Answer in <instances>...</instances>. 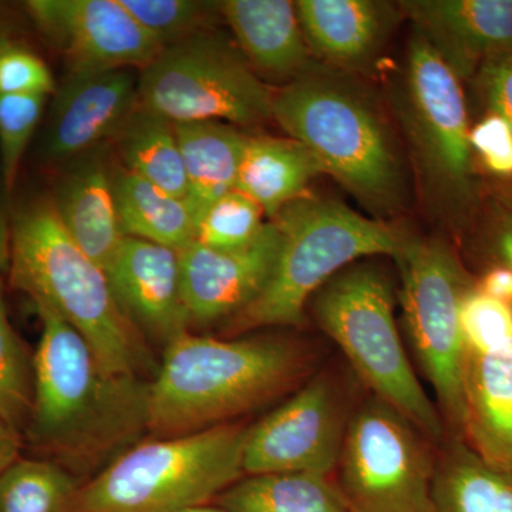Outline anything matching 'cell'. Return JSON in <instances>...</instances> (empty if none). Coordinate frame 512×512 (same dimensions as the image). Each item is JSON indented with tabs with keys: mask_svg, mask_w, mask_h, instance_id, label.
Returning <instances> with one entry per match:
<instances>
[{
	"mask_svg": "<svg viewBox=\"0 0 512 512\" xmlns=\"http://www.w3.org/2000/svg\"><path fill=\"white\" fill-rule=\"evenodd\" d=\"M35 306L42 335L33 356L30 443L74 476L106 467L148 431L150 383L107 373L73 326Z\"/></svg>",
	"mask_w": 512,
	"mask_h": 512,
	"instance_id": "6da1fadb",
	"label": "cell"
},
{
	"mask_svg": "<svg viewBox=\"0 0 512 512\" xmlns=\"http://www.w3.org/2000/svg\"><path fill=\"white\" fill-rule=\"evenodd\" d=\"M8 274L16 289L73 326L107 373L140 377L150 366L143 333L121 309L107 272L63 227L52 198H32L12 211Z\"/></svg>",
	"mask_w": 512,
	"mask_h": 512,
	"instance_id": "7a4b0ae2",
	"label": "cell"
},
{
	"mask_svg": "<svg viewBox=\"0 0 512 512\" xmlns=\"http://www.w3.org/2000/svg\"><path fill=\"white\" fill-rule=\"evenodd\" d=\"M303 362L301 350L284 339L185 333L165 346L150 383L148 431L168 439L227 424L284 392Z\"/></svg>",
	"mask_w": 512,
	"mask_h": 512,
	"instance_id": "3957f363",
	"label": "cell"
},
{
	"mask_svg": "<svg viewBox=\"0 0 512 512\" xmlns=\"http://www.w3.org/2000/svg\"><path fill=\"white\" fill-rule=\"evenodd\" d=\"M272 120L369 210L387 215L402 204L404 175L386 124L339 74L316 67L275 90Z\"/></svg>",
	"mask_w": 512,
	"mask_h": 512,
	"instance_id": "277c9868",
	"label": "cell"
},
{
	"mask_svg": "<svg viewBox=\"0 0 512 512\" xmlns=\"http://www.w3.org/2000/svg\"><path fill=\"white\" fill-rule=\"evenodd\" d=\"M281 234L278 255L264 291L228 322L231 335L262 326H298L305 305L342 269L363 256L397 254L404 235L345 204L299 198L272 220Z\"/></svg>",
	"mask_w": 512,
	"mask_h": 512,
	"instance_id": "5b68a950",
	"label": "cell"
},
{
	"mask_svg": "<svg viewBox=\"0 0 512 512\" xmlns=\"http://www.w3.org/2000/svg\"><path fill=\"white\" fill-rule=\"evenodd\" d=\"M248 427L221 424L134 444L80 488L76 512H180L244 476Z\"/></svg>",
	"mask_w": 512,
	"mask_h": 512,
	"instance_id": "8992f818",
	"label": "cell"
},
{
	"mask_svg": "<svg viewBox=\"0 0 512 512\" xmlns=\"http://www.w3.org/2000/svg\"><path fill=\"white\" fill-rule=\"evenodd\" d=\"M318 325L338 343L357 375L416 429L440 439V413L410 365L397 330L392 286L369 265L340 272L316 292Z\"/></svg>",
	"mask_w": 512,
	"mask_h": 512,
	"instance_id": "52a82bcc",
	"label": "cell"
},
{
	"mask_svg": "<svg viewBox=\"0 0 512 512\" xmlns=\"http://www.w3.org/2000/svg\"><path fill=\"white\" fill-rule=\"evenodd\" d=\"M396 106L431 210L454 224L464 220L477 198L466 99L457 74L417 30Z\"/></svg>",
	"mask_w": 512,
	"mask_h": 512,
	"instance_id": "ba28073f",
	"label": "cell"
},
{
	"mask_svg": "<svg viewBox=\"0 0 512 512\" xmlns=\"http://www.w3.org/2000/svg\"><path fill=\"white\" fill-rule=\"evenodd\" d=\"M138 73V104L171 123L254 127L272 120L274 90L215 30L165 47Z\"/></svg>",
	"mask_w": 512,
	"mask_h": 512,
	"instance_id": "9c48e42d",
	"label": "cell"
},
{
	"mask_svg": "<svg viewBox=\"0 0 512 512\" xmlns=\"http://www.w3.org/2000/svg\"><path fill=\"white\" fill-rule=\"evenodd\" d=\"M393 258L402 278L400 299L414 353L448 421L463 434L467 355L460 305L473 284L439 239L406 237Z\"/></svg>",
	"mask_w": 512,
	"mask_h": 512,
	"instance_id": "30bf717a",
	"label": "cell"
},
{
	"mask_svg": "<svg viewBox=\"0 0 512 512\" xmlns=\"http://www.w3.org/2000/svg\"><path fill=\"white\" fill-rule=\"evenodd\" d=\"M412 426L380 399L350 419L336 485L350 512H431L434 468Z\"/></svg>",
	"mask_w": 512,
	"mask_h": 512,
	"instance_id": "8fae6325",
	"label": "cell"
},
{
	"mask_svg": "<svg viewBox=\"0 0 512 512\" xmlns=\"http://www.w3.org/2000/svg\"><path fill=\"white\" fill-rule=\"evenodd\" d=\"M25 9L69 72H141L163 52L120 0H30Z\"/></svg>",
	"mask_w": 512,
	"mask_h": 512,
	"instance_id": "7c38bea8",
	"label": "cell"
},
{
	"mask_svg": "<svg viewBox=\"0 0 512 512\" xmlns=\"http://www.w3.org/2000/svg\"><path fill=\"white\" fill-rule=\"evenodd\" d=\"M345 430L332 386L318 377L265 419L248 427L244 473L328 477L338 467Z\"/></svg>",
	"mask_w": 512,
	"mask_h": 512,
	"instance_id": "4fadbf2b",
	"label": "cell"
},
{
	"mask_svg": "<svg viewBox=\"0 0 512 512\" xmlns=\"http://www.w3.org/2000/svg\"><path fill=\"white\" fill-rule=\"evenodd\" d=\"M133 69L69 72L56 87L40 143L47 163H70L116 137L137 110Z\"/></svg>",
	"mask_w": 512,
	"mask_h": 512,
	"instance_id": "5bb4252c",
	"label": "cell"
},
{
	"mask_svg": "<svg viewBox=\"0 0 512 512\" xmlns=\"http://www.w3.org/2000/svg\"><path fill=\"white\" fill-rule=\"evenodd\" d=\"M281 234L274 221L248 247L214 249L191 242L178 251L181 289L190 326H207L235 318L268 284Z\"/></svg>",
	"mask_w": 512,
	"mask_h": 512,
	"instance_id": "9a60e30c",
	"label": "cell"
},
{
	"mask_svg": "<svg viewBox=\"0 0 512 512\" xmlns=\"http://www.w3.org/2000/svg\"><path fill=\"white\" fill-rule=\"evenodd\" d=\"M400 9L460 80L512 53V0H410Z\"/></svg>",
	"mask_w": 512,
	"mask_h": 512,
	"instance_id": "2e32d148",
	"label": "cell"
},
{
	"mask_svg": "<svg viewBox=\"0 0 512 512\" xmlns=\"http://www.w3.org/2000/svg\"><path fill=\"white\" fill-rule=\"evenodd\" d=\"M106 272L121 309L143 335L167 346L188 333L178 251L124 237Z\"/></svg>",
	"mask_w": 512,
	"mask_h": 512,
	"instance_id": "e0dca14e",
	"label": "cell"
},
{
	"mask_svg": "<svg viewBox=\"0 0 512 512\" xmlns=\"http://www.w3.org/2000/svg\"><path fill=\"white\" fill-rule=\"evenodd\" d=\"M220 8L239 52L262 80L288 84L316 69L295 2L227 0Z\"/></svg>",
	"mask_w": 512,
	"mask_h": 512,
	"instance_id": "ac0fdd59",
	"label": "cell"
},
{
	"mask_svg": "<svg viewBox=\"0 0 512 512\" xmlns=\"http://www.w3.org/2000/svg\"><path fill=\"white\" fill-rule=\"evenodd\" d=\"M303 35L312 56L335 72L365 69L392 29V5L375 0H299Z\"/></svg>",
	"mask_w": 512,
	"mask_h": 512,
	"instance_id": "d6986e66",
	"label": "cell"
},
{
	"mask_svg": "<svg viewBox=\"0 0 512 512\" xmlns=\"http://www.w3.org/2000/svg\"><path fill=\"white\" fill-rule=\"evenodd\" d=\"M93 151L67 163L50 198L73 241L107 271L126 235L117 214L111 167Z\"/></svg>",
	"mask_w": 512,
	"mask_h": 512,
	"instance_id": "ffe728a7",
	"label": "cell"
},
{
	"mask_svg": "<svg viewBox=\"0 0 512 512\" xmlns=\"http://www.w3.org/2000/svg\"><path fill=\"white\" fill-rule=\"evenodd\" d=\"M463 436L491 466L512 471V342L467 356Z\"/></svg>",
	"mask_w": 512,
	"mask_h": 512,
	"instance_id": "44dd1931",
	"label": "cell"
},
{
	"mask_svg": "<svg viewBox=\"0 0 512 512\" xmlns=\"http://www.w3.org/2000/svg\"><path fill=\"white\" fill-rule=\"evenodd\" d=\"M323 174L316 158L293 138L248 136L239 165L237 190L274 220L278 212L306 197L313 178Z\"/></svg>",
	"mask_w": 512,
	"mask_h": 512,
	"instance_id": "7402d4cb",
	"label": "cell"
},
{
	"mask_svg": "<svg viewBox=\"0 0 512 512\" xmlns=\"http://www.w3.org/2000/svg\"><path fill=\"white\" fill-rule=\"evenodd\" d=\"M187 178V200L200 220L215 201L237 190L247 134L220 121L174 124Z\"/></svg>",
	"mask_w": 512,
	"mask_h": 512,
	"instance_id": "603a6c76",
	"label": "cell"
},
{
	"mask_svg": "<svg viewBox=\"0 0 512 512\" xmlns=\"http://www.w3.org/2000/svg\"><path fill=\"white\" fill-rule=\"evenodd\" d=\"M123 234L180 251L195 241L197 218L184 198L174 197L124 167H111Z\"/></svg>",
	"mask_w": 512,
	"mask_h": 512,
	"instance_id": "cb8c5ba5",
	"label": "cell"
},
{
	"mask_svg": "<svg viewBox=\"0 0 512 512\" xmlns=\"http://www.w3.org/2000/svg\"><path fill=\"white\" fill-rule=\"evenodd\" d=\"M430 503L431 512H512V471L457 441L434 470Z\"/></svg>",
	"mask_w": 512,
	"mask_h": 512,
	"instance_id": "d4e9b609",
	"label": "cell"
},
{
	"mask_svg": "<svg viewBox=\"0 0 512 512\" xmlns=\"http://www.w3.org/2000/svg\"><path fill=\"white\" fill-rule=\"evenodd\" d=\"M113 141L126 170L174 197L187 198V178L174 123L138 106Z\"/></svg>",
	"mask_w": 512,
	"mask_h": 512,
	"instance_id": "484cf974",
	"label": "cell"
},
{
	"mask_svg": "<svg viewBox=\"0 0 512 512\" xmlns=\"http://www.w3.org/2000/svg\"><path fill=\"white\" fill-rule=\"evenodd\" d=\"M229 512H350L328 477L311 473L241 478L217 498Z\"/></svg>",
	"mask_w": 512,
	"mask_h": 512,
	"instance_id": "4316f807",
	"label": "cell"
},
{
	"mask_svg": "<svg viewBox=\"0 0 512 512\" xmlns=\"http://www.w3.org/2000/svg\"><path fill=\"white\" fill-rule=\"evenodd\" d=\"M80 488L56 461L18 458L0 473V512H76Z\"/></svg>",
	"mask_w": 512,
	"mask_h": 512,
	"instance_id": "83f0119b",
	"label": "cell"
},
{
	"mask_svg": "<svg viewBox=\"0 0 512 512\" xmlns=\"http://www.w3.org/2000/svg\"><path fill=\"white\" fill-rule=\"evenodd\" d=\"M133 18L160 43L171 47L214 32L220 3L197 0H120Z\"/></svg>",
	"mask_w": 512,
	"mask_h": 512,
	"instance_id": "f1b7e54d",
	"label": "cell"
},
{
	"mask_svg": "<svg viewBox=\"0 0 512 512\" xmlns=\"http://www.w3.org/2000/svg\"><path fill=\"white\" fill-rule=\"evenodd\" d=\"M33 402V356L10 325L0 276V416L16 433L26 430Z\"/></svg>",
	"mask_w": 512,
	"mask_h": 512,
	"instance_id": "f546056e",
	"label": "cell"
},
{
	"mask_svg": "<svg viewBox=\"0 0 512 512\" xmlns=\"http://www.w3.org/2000/svg\"><path fill=\"white\" fill-rule=\"evenodd\" d=\"M264 215L244 192H228L201 215L195 241L224 251L248 247L264 229Z\"/></svg>",
	"mask_w": 512,
	"mask_h": 512,
	"instance_id": "4dcf8cb0",
	"label": "cell"
},
{
	"mask_svg": "<svg viewBox=\"0 0 512 512\" xmlns=\"http://www.w3.org/2000/svg\"><path fill=\"white\" fill-rule=\"evenodd\" d=\"M49 96H0V171L9 197L23 157L45 114Z\"/></svg>",
	"mask_w": 512,
	"mask_h": 512,
	"instance_id": "1f68e13d",
	"label": "cell"
},
{
	"mask_svg": "<svg viewBox=\"0 0 512 512\" xmlns=\"http://www.w3.org/2000/svg\"><path fill=\"white\" fill-rule=\"evenodd\" d=\"M460 330L467 356L488 355L512 342V305L471 286L461 299Z\"/></svg>",
	"mask_w": 512,
	"mask_h": 512,
	"instance_id": "d6a6232c",
	"label": "cell"
},
{
	"mask_svg": "<svg viewBox=\"0 0 512 512\" xmlns=\"http://www.w3.org/2000/svg\"><path fill=\"white\" fill-rule=\"evenodd\" d=\"M56 87L52 70L36 52L13 37L0 42V96H53Z\"/></svg>",
	"mask_w": 512,
	"mask_h": 512,
	"instance_id": "836d02e7",
	"label": "cell"
},
{
	"mask_svg": "<svg viewBox=\"0 0 512 512\" xmlns=\"http://www.w3.org/2000/svg\"><path fill=\"white\" fill-rule=\"evenodd\" d=\"M473 157L498 180H512V127L498 114L488 111L470 128Z\"/></svg>",
	"mask_w": 512,
	"mask_h": 512,
	"instance_id": "e575fe53",
	"label": "cell"
},
{
	"mask_svg": "<svg viewBox=\"0 0 512 512\" xmlns=\"http://www.w3.org/2000/svg\"><path fill=\"white\" fill-rule=\"evenodd\" d=\"M478 76L490 111L512 127V53L488 64Z\"/></svg>",
	"mask_w": 512,
	"mask_h": 512,
	"instance_id": "d590c367",
	"label": "cell"
},
{
	"mask_svg": "<svg viewBox=\"0 0 512 512\" xmlns=\"http://www.w3.org/2000/svg\"><path fill=\"white\" fill-rule=\"evenodd\" d=\"M478 291L512 305V269L503 264L491 266L476 285Z\"/></svg>",
	"mask_w": 512,
	"mask_h": 512,
	"instance_id": "8d00e7d4",
	"label": "cell"
},
{
	"mask_svg": "<svg viewBox=\"0 0 512 512\" xmlns=\"http://www.w3.org/2000/svg\"><path fill=\"white\" fill-rule=\"evenodd\" d=\"M12 255V211L10 197L0 173V276L9 272Z\"/></svg>",
	"mask_w": 512,
	"mask_h": 512,
	"instance_id": "74e56055",
	"label": "cell"
},
{
	"mask_svg": "<svg viewBox=\"0 0 512 512\" xmlns=\"http://www.w3.org/2000/svg\"><path fill=\"white\" fill-rule=\"evenodd\" d=\"M20 434L0 416V473L18 460Z\"/></svg>",
	"mask_w": 512,
	"mask_h": 512,
	"instance_id": "f35d334b",
	"label": "cell"
},
{
	"mask_svg": "<svg viewBox=\"0 0 512 512\" xmlns=\"http://www.w3.org/2000/svg\"><path fill=\"white\" fill-rule=\"evenodd\" d=\"M493 245L500 264L512 269V211L505 214L495 228Z\"/></svg>",
	"mask_w": 512,
	"mask_h": 512,
	"instance_id": "ab89813d",
	"label": "cell"
},
{
	"mask_svg": "<svg viewBox=\"0 0 512 512\" xmlns=\"http://www.w3.org/2000/svg\"><path fill=\"white\" fill-rule=\"evenodd\" d=\"M6 37H12V28H10L8 10L0 6V42Z\"/></svg>",
	"mask_w": 512,
	"mask_h": 512,
	"instance_id": "60d3db41",
	"label": "cell"
},
{
	"mask_svg": "<svg viewBox=\"0 0 512 512\" xmlns=\"http://www.w3.org/2000/svg\"><path fill=\"white\" fill-rule=\"evenodd\" d=\"M180 512H229L222 510V508H212L207 507V505H201V507L188 508V510L180 511Z\"/></svg>",
	"mask_w": 512,
	"mask_h": 512,
	"instance_id": "b9f144b4",
	"label": "cell"
}]
</instances>
